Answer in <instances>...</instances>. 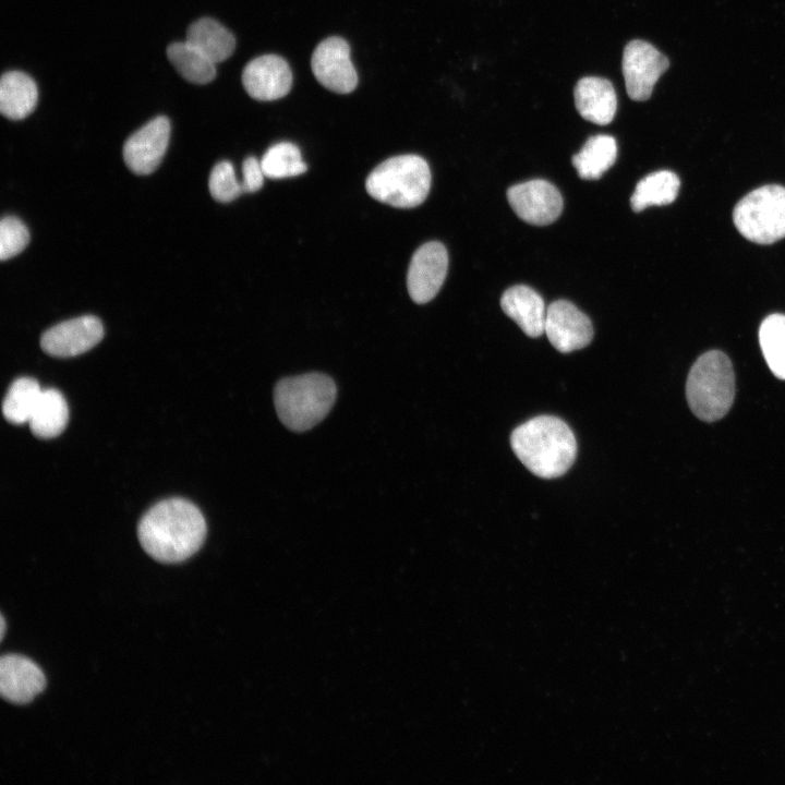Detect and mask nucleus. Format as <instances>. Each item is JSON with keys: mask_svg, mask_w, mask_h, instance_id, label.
<instances>
[{"mask_svg": "<svg viewBox=\"0 0 785 785\" xmlns=\"http://www.w3.org/2000/svg\"><path fill=\"white\" fill-rule=\"evenodd\" d=\"M431 170L418 155H399L381 162L366 178L367 193L397 208L416 207L426 198Z\"/></svg>", "mask_w": 785, "mask_h": 785, "instance_id": "obj_5", "label": "nucleus"}, {"mask_svg": "<svg viewBox=\"0 0 785 785\" xmlns=\"http://www.w3.org/2000/svg\"><path fill=\"white\" fill-rule=\"evenodd\" d=\"M623 74L628 96L632 100H648L659 77L668 69L669 61L651 44L636 39L629 41L623 53Z\"/></svg>", "mask_w": 785, "mask_h": 785, "instance_id": "obj_7", "label": "nucleus"}, {"mask_svg": "<svg viewBox=\"0 0 785 785\" xmlns=\"http://www.w3.org/2000/svg\"><path fill=\"white\" fill-rule=\"evenodd\" d=\"M242 83L252 98L261 101L276 100L290 92L292 73L283 58L264 55L245 65Z\"/></svg>", "mask_w": 785, "mask_h": 785, "instance_id": "obj_14", "label": "nucleus"}, {"mask_svg": "<svg viewBox=\"0 0 785 785\" xmlns=\"http://www.w3.org/2000/svg\"><path fill=\"white\" fill-rule=\"evenodd\" d=\"M170 137V122L157 117L133 133L125 142L123 157L136 174H149L160 164Z\"/></svg>", "mask_w": 785, "mask_h": 785, "instance_id": "obj_13", "label": "nucleus"}, {"mask_svg": "<svg viewBox=\"0 0 785 785\" xmlns=\"http://www.w3.org/2000/svg\"><path fill=\"white\" fill-rule=\"evenodd\" d=\"M29 233L26 226L15 217H4L0 224V258L9 259L27 245Z\"/></svg>", "mask_w": 785, "mask_h": 785, "instance_id": "obj_28", "label": "nucleus"}, {"mask_svg": "<svg viewBox=\"0 0 785 785\" xmlns=\"http://www.w3.org/2000/svg\"><path fill=\"white\" fill-rule=\"evenodd\" d=\"M616 157L615 138L597 134L589 137L579 153L573 155L572 165L581 179L596 180L614 165Z\"/></svg>", "mask_w": 785, "mask_h": 785, "instance_id": "obj_21", "label": "nucleus"}, {"mask_svg": "<svg viewBox=\"0 0 785 785\" xmlns=\"http://www.w3.org/2000/svg\"><path fill=\"white\" fill-rule=\"evenodd\" d=\"M500 306L529 337L535 338L544 333L547 309L542 297L532 288L523 285L510 287L503 293Z\"/></svg>", "mask_w": 785, "mask_h": 785, "instance_id": "obj_17", "label": "nucleus"}, {"mask_svg": "<svg viewBox=\"0 0 785 785\" xmlns=\"http://www.w3.org/2000/svg\"><path fill=\"white\" fill-rule=\"evenodd\" d=\"M167 56L180 75L189 82L206 84L216 76V63L188 41L171 44L167 48Z\"/></svg>", "mask_w": 785, "mask_h": 785, "instance_id": "obj_23", "label": "nucleus"}, {"mask_svg": "<svg viewBox=\"0 0 785 785\" xmlns=\"http://www.w3.org/2000/svg\"><path fill=\"white\" fill-rule=\"evenodd\" d=\"M46 686V678L32 660L8 654L0 659V695L11 703L26 704Z\"/></svg>", "mask_w": 785, "mask_h": 785, "instance_id": "obj_15", "label": "nucleus"}, {"mask_svg": "<svg viewBox=\"0 0 785 785\" xmlns=\"http://www.w3.org/2000/svg\"><path fill=\"white\" fill-rule=\"evenodd\" d=\"M544 333L552 346L561 353L582 349L593 338L590 318L567 300H557L548 305Z\"/></svg>", "mask_w": 785, "mask_h": 785, "instance_id": "obj_10", "label": "nucleus"}, {"mask_svg": "<svg viewBox=\"0 0 785 785\" xmlns=\"http://www.w3.org/2000/svg\"><path fill=\"white\" fill-rule=\"evenodd\" d=\"M265 177L283 179L299 176L306 171L298 146L290 142H280L270 146L261 159Z\"/></svg>", "mask_w": 785, "mask_h": 785, "instance_id": "obj_26", "label": "nucleus"}, {"mask_svg": "<svg viewBox=\"0 0 785 785\" xmlns=\"http://www.w3.org/2000/svg\"><path fill=\"white\" fill-rule=\"evenodd\" d=\"M208 188L212 196L224 203L231 202L244 193L242 183L238 181L233 166L228 160L215 165L209 176Z\"/></svg>", "mask_w": 785, "mask_h": 785, "instance_id": "obj_27", "label": "nucleus"}, {"mask_svg": "<svg viewBox=\"0 0 785 785\" xmlns=\"http://www.w3.org/2000/svg\"><path fill=\"white\" fill-rule=\"evenodd\" d=\"M242 186L243 191L247 193L256 192L263 186L264 171L258 160L254 156L247 157L242 164Z\"/></svg>", "mask_w": 785, "mask_h": 785, "instance_id": "obj_29", "label": "nucleus"}, {"mask_svg": "<svg viewBox=\"0 0 785 785\" xmlns=\"http://www.w3.org/2000/svg\"><path fill=\"white\" fill-rule=\"evenodd\" d=\"M679 178L669 170L652 172L641 179L630 197L633 212H641L650 206L671 204L678 195Z\"/></svg>", "mask_w": 785, "mask_h": 785, "instance_id": "obj_22", "label": "nucleus"}, {"mask_svg": "<svg viewBox=\"0 0 785 785\" xmlns=\"http://www.w3.org/2000/svg\"><path fill=\"white\" fill-rule=\"evenodd\" d=\"M759 343L771 372L785 379V315L766 316L759 328Z\"/></svg>", "mask_w": 785, "mask_h": 785, "instance_id": "obj_24", "label": "nucleus"}, {"mask_svg": "<svg viewBox=\"0 0 785 785\" xmlns=\"http://www.w3.org/2000/svg\"><path fill=\"white\" fill-rule=\"evenodd\" d=\"M37 87L27 74L10 71L2 75L0 82V110L11 120H21L35 109Z\"/></svg>", "mask_w": 785, "mask_h": 785, "instance_id": "obj_18", "label": "nucleus"}, {"mask_svg": "<svg viewBox=\"0 0 785 785\" xmlns=\"http://www.w3.org/2000/svg\"><path fill=\"white\" fill-rule=\"evenodd\" d=\"M448 268V254L440 242L421 245L413 254L407 274V288L419 304L431 301L444 283Z\"/></svg>", "mask_w": 785, "mask_h": 785, "instance_id": "obj_11", "label": "nucleus"}, {"mask_svg": "<svg viewBox=\"0 0 785 785\" xmlns=\"http://www.w3.org/2000/svg\"><path fill=\"white\" fill-rule=\"evenodd\" d=\"M185 41L198 49L214 63L228 59L235 48L233 35L220 23L209 17L200 19L191 24Z\"/></svg>", "mask_w": 785, "mask_h": 785, "instance_id": "obj_19", "label": "nucleus"}, {"mask_svg": "<svg viewBox=\"0 0 785 785\" xmlns=\"http://www.w3.org/2000/svg\"><path fill=\"white\" fill-rule=\"evenodd\" d=\"M686 396L693 414L704 422L717 421L728 412L735 396V375L725 353L711 350L697 359L687 377Z\"/></svg>", "mask_w": 785, "mask_h": 785, "instance_id": "obj_4", "label": "nucleus"}, {"mask_svg": "<svg viewBox=\"0 0 785 785\" xmlns=\"http://www.w3.org/2000/svg\"><path fill=\"white\" fill-rule=\"evenodd\" d=\"M733 220L740 234L754 243L785 238V188L768 184L751 191L736 204Z\"/></svg>", "mask_w": 785, "mask_h": 785, "instance_id": "obj_6", "label": "nucleus"}, {"mask_svg": "<svg viewBox=\"0 0 785 785\" xmlns=\"http://www.w3.org/2000/svg\"><path fill=\"white\" fill-rule=\"evenodd\" d=\"M104 336L99 318L84 315L64 321L46 330L40 338L41 349L49 355L70 358L95 347Z\"/></svg>", "mask_w": 785, "mask_h": 785, "instance_id": "obj_12", "label": "nucleus"}, {"mask_svg": "<svg viewBox=\"0 0 785 785\" xmlns=\"http://www.w3.org/2000/svg\"><path fill=\"white\" fill-rule=\"evenodd\" d=\"M206 521L200 509L182 498L154 505L140 520L137 536L144 551L160 563L185 560L206 538Z\"/></svg>", "mask_w": 785, "mask_h": 785, "instance_id": "obj_1", "label": "nucleus"}, {"mask_svg": "<svg viewBox=\"0 0 785 785\" xmlns=\"http://www.w3.org/2000/svg\"><path fill=\"white\" fill-rule=\"evenodd\" d=\"M336 397L333 378L318 372L281 378L274 389L278 418L294 432L317 425L329 413Z\"/></svg>", "mask_w": 785, "mask_h": 785, "instance_id": "obj_3", "label": "nucleus"}, {"mask_svg": "<svg viewBox=\"0 0 785 785\" xmlns=\"http://www.w3.org/2000/svg\"><path fill=\"white\" fill-rule=\"evenodd\" d=\"M510 445L521 463L543 479L565 474L577 456L572 431L566 422L553 415H539L516 427Z\"/></svg>", "mask_w": 785, "mask_h": 785, "instance_id": "obj_2", "label": "nucleus"}, {"mask_svg": "<svg viewBox=\"0 0 785 785\" xmlns=\"http://www.w3.org/2000/svg\"><path fill=\"white\" fill-rule=\"evenodd\" d=\"M507 198L520 219L535 226L554 222L563 210L561 194L555 185L542 179L510 186Z\"/></svg>", "mask_w": 785, "mask_h": 785, "instance_id": "obj_8", "label": "nucleus"}, {"mask_svg": "<svg viewBox=\"0 0 785 785\" xmlns=\"http://www.w3.org/2000/svg\"><path fill=\"white\" fill-rule=\"evenodd\" d=\"M312 72L327 89L349 94L358 84V75L350 59L349 44L333 36L321 41L311 59Z\"/></svg>", "mask_w": 785, "mask_h": 785, "instance_id": "obj_9", "label": "nucleus"}, {"mask_svg": "<svg viewBox=\"0 0 785 785\" xmlns=\"http://www.w3.org/2000/svg\"><path fill=\"white\" fill-rule=\"evenodd\" d=\"M575 105L580 116L593 123L612 122L617 109V97L612 83L596 76L582 77L576 84Z\"/></svg>", "mask_w": 785, "mask_h": 785, "instance_id": "obj_16", "label": "nucleus"}, {"mask_svg": "<svg viewBox=\"0 0 785 785\" xmlns=\"http://www.w3.org/2000/svg\"><path fill=\"white\" fill-rule=\"evenodd\" d=\"M41 390L38 382L32 377L15 379L2 402L5 420L12 424L28 422Z\"/></svg>", "mask_w": 785, "mask_h": 785, "instance_id": "obj_25", "label": "nucleus"}, {"mask_svg": "<svg viewBox=\"0 0 785 785\" xmlns=\"http://www.w3.org/2000/svg\"><path fill=\"white\" fill-rule=\"evenodd\" d=\"M69 421V408L63 395L53 388L44 389L27 422L39 438H52L63 432Z\"/></svg>", "mask_w": 785, "mask_h": 785, "instance_id": "obj_20", "label": "nucleus"}, {"mask_svg": "<svg viewBox=\"0 0 785 785\" xmlns=\"http://www.w3.org/2000/svg\"><path fill=\"white\" fill-rule=\"evenodd\" d=\"M0 621H1L0 640L2 641V640H3V637H4V631H5V623H4L3 616H1Z\"/></svg>", "mask_w": 785, "mask_h": 785, "instance_id": "obj_30", "label": "nucleus"}]
</instances>
